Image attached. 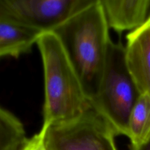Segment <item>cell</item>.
Listing matches in <instances>:
<instances>
[{"mask_svg":"<svg viewBox=\"0 0 150 150\" xmlns=\"http://www.w3.org/2000/svg\"><path fill=\"white\" fill-rule=\"evenodd\" d=\"M27 140L21 122L0 107V150H20Z\"/></svg>","mask_w":150,"mask_h":150,"instance_id":"30bf717a","label":"cell"},{"mask_svg":"<svg viewBox=\"0 0 150 150\" xmlns=\"http://www.w3.org/2000/svg\"><path fill=\"white\" fill-rule=\"evenodd\" d=\"M141 95L127 67L125 46L111 40L99 91L90 104L117 136L127 137L129 117Z\"/></svg>","mask_w":150,"mask_h":150,"instance_id":"3957f363","label":"cell"},{"mask_svg":"<svg viewBox=\"0 0 150 150\" xmlns=\"http://www.w3.org/2000/svg\"><path fill=\"white\" fill-rule=\"evenodd\" d=\"M41 129L46 150H117L115 132L92 105L75 118Z\"/></svg>","mask_w":150,"mask_h":150,"instance_id":"277c9868","label":"cell"},{"mask_svg":"<svg viewBox=\"0 0 150 150\" xmlns=\"http://www.w3.org/2000/svg\"><path fill=\"white\" fill-rule=\"evenodd\" d=\"M99 0L73 15L51 32L57 36L89 103L99 91L111 42Z\"/></svg>","mask_w":150,"mask_h":150,"instance_id":"6da1fadb","label":"cell"},{"mask_svg":"<svg viewBox=\"0 0 150 150\" xmlns=\"http://www.w3.org/2000/svg\"><path fill=\"white\" fill-rule=\"evenodd\" d=\"M130 150H150V136L147 139V140L142 144L140 146L135 148H130Z\"/></svg>","mask_w":150,"mask_h":150,"instance_id":"7c38bea8","label":"cell"},{"mask_svg":"<svg viewBox=\"0 0 150 150\" xmlns=\"http://www.w3.org/2000/svg\"><path fill=\"white\" fill-rule=\"evenodd\" d=\"M108 28L120 33L134 31L150 15V0H99Z\"/></svg>","mask_w":150,"mask_h":150,"instance_id":"52a82bcc","label":"cell"},{"mask_svg":"<svg viewBox=\"0 0 150 150\" xmlns=\"http://www.w3.org/2000/svg\"><path fill=\"white\" fill-rule=\"evenodd\" d=\"M127 67L142 94L150 96V15L147 20L126 36Z\"/></svg>","mask_w":150,"mask_h":150,"instance_id":"8992f818","label":"cell"},{"mask_svg":"<svg viewBox=\"0 0 150 150\" xmlns=\"http://www.w3.org/2000/svg\"><path fill=\"white\" fill-rule=\"evenodd\" d=\"M42 33L0 21V59L18 58L32 51Z\"/></svg>","mask_w":150,"mask_h":150,"instance_id":"ba28073f","label":"cell"},{"mask_svg":"<svg viewBox=\"0 0 150 150\" xmlns=\"http://www.w3.org/2000/svg\"><path fill=\"white\" fill-rule=\"evenodd\" d=\"M44 73L43 127L71 120L91 105L58 38L42 33L37 41Z\"/></svg>","mask_w":150,"mask_h":150,"instance_id":"7a4b0ae2","label":"cell"},{"mask_svg":"<svg viewBox=\"0 0 150 150\" xmlns=\"http://www.w3.org/2000/svg\"><path fill=\"white\" fill-rule=\"evenodd\" d=\"M94 0H0V21L51 32Z\"/></svg>","mask_w":150,"mask_h":150,"instance_id":"5b68a950","label":"cell"},{"mask_svg":"<svg viewBox=\"0 0 150 150\" xmlns=\"http://www.w3.org/2000/svg\"><path fill=\"white\" fill-rule=\"evenodd\" d=\"M150 136V96L142 94L130 114L127 123V138L130 147L144 143Z\"/></svg>","mask_w":150,"mask_h":150,"instance_id":"9c48e42d","label":"cell"},{"mask_svg":"<svg viewBox=\"0 0 150 150\" xmlns=\"http://www.w3.org/2000/svg\"><path fill=\"white\" fill-rule=\"evenodd\" d=\"M44 132L41 129L39 133L28 139L26 144L20 150H46L43 142Z\"/></svg>","mask_w":150,"mask_h":150,"instance_id":"8fae6325","label":"cell"}]
</instances>
